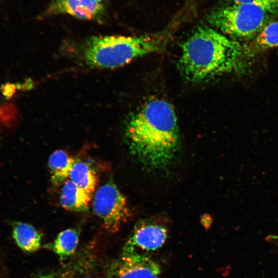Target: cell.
Here are the masks:
<instances>
[{"label":"cell","mask_w":278,"mask_h":278,"mask_svg":"<svg viewBox=\"0 0 278 278\" xmlns=\"http://www.w3.org/2000/svg\"><path fill=\"white\" fill-rule=\"evenodd\" d=\"M126 136L130 152L144 166L151 169L166 167L179 146L173 108L162 99L147 102L128 120Z\"/></svg>","instance_id":"cell-1"},{"label":"cell","mask_w":278,"mask_h":278,"mask_svg":"<svg viewBox=\"0 0 278 278\" xmlns=\"http://www.w3.org/2000/svg\"><path fill=\"white\" fill-rule=\"evenodd\" d=\"M253 58L247 44L200 27L184 42L178 65L187 80L201 81L227 73H245Z\"/></svg>","instance_id":"cell-2"},{"label":"cell","mask_w":278,"mask_h":278,"mask_svg":"<svg viewBox=\"0 0 278 278\" xmlns=\"http://www.w3.org/2000/svg\"><path fill=\"white\" fill-rule=\"evenodd\" d=\"M166 41L162 34L92 37L74 47L72 55L91 67L115 68L137 57L162 50Z\"/></svg>","instance_id":"cell-3"},{"label":"cell","mask_w":278,"mask_h":278,"mask_svg":"<svg viewBox=\"0 0 278 278\" xmlns=\"http://www.w3.org/2000/svg\"><path fill=\"white\" fill-rule=\"evenodd\" d=\"M268 13L254 5L234 4L212 11L208 22L231 38L239 42H250L268 23Z\"/></svg>","instance_id":"cell-4"},{"label":"cell","mask_w":278,"mask_h":278,"mask_svg":"<svg viewBox=\"0 0 278 278\" xmlns=\"http://www.w3.org/2000/svg\"><path fill=\"white\" fill-rule=\"evenodd\" d=\"M93 207L105 229L112 233L118 231L130 217L126 198L112 181L97 189L94 195Z\"/></svg>","instance_id":"cell-5"},{"label":"cell","mask_w":278,"mask_h":278,"mask_svg":"<svg viewBox=\"0 0 278 278\" xmlns=\"http://www.w3.org/2000/svg\"><path fill=\"white\" fill-rule=\"evenodd\" d=\"M167 237V230L162 224L150 220L137 222L127 240L122 253L146 254L160 248Z\"/></svg>","instance_id":"cell-6"},{"label":"cell","mask_w":278,"mask_h":278,"mask_svg":"<svg viewBox=\"0 0 278 278\" xmlns=\"http://www.w3.org/2000/svg\"><path fill=\"white\" fill-rule=\"evenodd\" d=\"M159 264L146 254L122 253L113 266V278H159Z\"/></svg>","instance_id":"cell-7"},{"label":"cell","mask_w":278,"mask_h":278,"mask_svg":"<svg viewBox=\"0 0 278 278\" xmlns=\"http://www.w3.org/2000/svg\"><path fill=\"white\" fill-rule=\"evenodd\" d=\"M102 11V5L92 0H50L48 14H68L76 18L96 19Z\"/></svg>","instance_id":"cell-8"},{"label":"cell","mask_w":278,"mask_h":278,"mask_svg":"<svg viewBox=\"0 0 278 278\" xmlns=\"http://www.w3.org/2000/svg\"><path fill=\"white\" fill-rule=\"evenodd\" d=\"M92 195L77 186L70 179L62 184L60 195V204L65 210L75 212L86 211Z\"/></svg>","instance_id":"cell-9"},{"label":"cell","mask_w":278,"mask_h":278,"mask_svg":"<svg viewBox=\"0 0 278 278\" xmlns=\"http://www.w3.org/2000/svg\"><path fill=\"white\" fill-rule=\"evenodd\" d=\"M76 161V159L62 150L54 151L48 161L52 183L56 185H59L68 179Z\"/></svg>","instance_id":"cell-10"},{"label":"cell","mask_w":278,"mask_h":278,"mask_svg":"<svg viewBox=\"0 0 278 278\" xmlns=\"http://www.w3.org/2000/svg\"><path fill=\"white\" fill-rule=\"evenodd\" d=\"M12 235L17 245L26 252H34L41 246V234L33 226L27 223L15 222Z\"/></svg>","instance_id":"cell-11"},{"label":"cell","mask_w":278,"mask_h":278,"mask_svg":"<svg viewBox=\"0 0 278 278\" xmlns=\"http://www.w3.org/2000/svg\"><path fill=\"white\" fill-rule=\"evenodd\" d=\"M68 179L91 195H93L98 183L97 176L93 168L86 162L77 160Z\"/></svg>","instance_id":"cell-12"},{"label":"cell","mask_w":278,"mask_h":278,"mask_svg":"<svg viewBox=\"0 0 278 278\" xmlns=\"http://www.w3.org/2000/svg\"><path fill=\"white\" fill-rule=\"evenodd\" d=\"M247 45L253 58L262 51L278 46V21L268 23Z\"/></svg>","instance_id":"cell-13"},{"label":"cell","mask_w":278,"mask_h":278,"mask_svg":"<svg viewBox=\"0 0 278 278\" xmlns=\"http://www.w3.org/2000/svg\"><path fill=\"white\" fill-rule=\"evenodd\" d=\"M79 241L77 231L68 229L59 233L54 241L49 245V248L60 257H66L75 251Z\"/></svg>","instance_id":"cell-14"},{"label":"cell","mask_w":278,"mask_h":278,"mask_svg":"<svg viewBox=\"0 0 278 278\" xmlns=\"http://www.w3.org/2000/svg\"><path fill=\"white\" fill-rule=\"evenodd\" d=\"M234 4H251L264 8L270 14L278 13V0H231Z\"/></svg>","instance_id":"cell-15"},{"label":"cell","mask_w":278,"mask_h":278,"mask_svg":"<svg viewBox=\"0 0 278 278\" xmlns=\"http://www.w3.org/2000/svg\"><path fill=\"white\" fill-rule=\"evenodd\" d=\"M34 278H56L55 275L53 274H45L38 276Z\"/></svg>","instance_id":"cell-16"},{"label":"cell","mask_w":278,"mask_h":278,"mask_svg":"<svg viewBox=\"0 0 278 278\" xmlns=\"http://www.w3.org/2000/svg\"><path fill=\"white\" fill-rule=\"evenodd\" d=\"M93 1H94V2H97V3H100L103 0H92Z\"/></svg>","instance_id":"cell-17"}]
</instances>
